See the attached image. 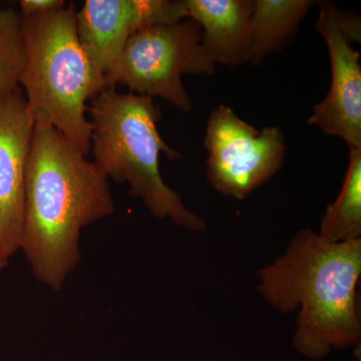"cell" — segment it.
I'll use <instances>...</instances> for the list:
<instances>
[{
    "label": "cell",
    "mask_w": 361,
    "mask_h": 361,
    "mask_svg": "<svg viewBox=\"0 0 361 361\" xmlns=\"http://www.w3.org/2000/svg\"><path fill=\"white\" fill-rule=\"evenodd\" d=\"M25 61L23 18L11 8H0V102L20 89Z\"/></svg>",
    "instance_id": "4fadbf2b"
},
{
    "label": "cell",
    "mask_w": 361,
    "mask_h": 361,
    "mask_svg": "<svg viewBox=\"0 0 361 361\" xmlns=\"http://www.w3.org/2000/svg\"><path fill=\"white\" fill-rule=\"evenodd\" d=\"M257 275L266 303L297 312L292 345L299 355L322 360L334 350L360 349L361 238L330 242L306 228Z\"/></svg>",
    "instance_id": "7a4b0ae2"
},
{
    "label": "cell",
    "mask_w": 361,
    "mask_h": 361,
    "mask_svg": "<svg viewBox=\"0 0 361 361\" xmlns=\"http://www.w3.org/2000/svg\"><path fill=\"white\" fill-rule=\"evenodd\" d=\"M114 210L103 170L54 128L35 126L26 166L20 250L35 279L61 290L82 259V230Z\"/></svg>",
    "instance_id": "6da1fadb"
},
{
    "label": "cell",
    "mask_w": 361,
    "mask_h": 361,
    "mask_svg": "<svg viewBox=\"0 0 361 361\" xmlns=\"http://www.w3.org/2000/svg\"><path fill=\"white\" fill-rule=\"evenodd\" d=\"M204 147L211 186L236 200H244L276 174L286 152L284 135L278 128L256 129L225 104L209 116Z\"/></svg>",
    "instance_id": "8992f818"
},
{
    "label": "cell",
    "mask_w": 361,
    "mask_h": 361,
    "mask_svg": "<svg viewBox=\"0 0 361 361\" xmlns=\"http://www.w3.org/2000/svg\"><path fill=\"white\" fill-rule=\"evenodd\" d=\"M21 16H37L54 13L66 6L63 0H20Z\"/></svg>",
    "instance_id": "5bb4252c"
},
{
    "label": "cell",
    "mask_w": 361,
    "mask_h": 361,
    "mask_svg": "<svg viewBox=\"0 0 361 361\" xmlns=\"http://www.w3.org/2000/svg\"><path fill=\"white\" fill-rule=\"evenodd\" d=\"M318 234L330 242L361 238V149H349L343 185L325 209Z\"/></svg>",
    "instance_id": "7c38bea8"
},
{
    "label": "cell",
    "mask_w": 361,
    "mask_h": 361,
    "mask_svg": "<svg viewBox=\"0 0 361 361\" xmlns=\"http://www.w3.org/2000/svg\"><path fill=\"white\" fill-rule=\"evenodd\" d=\"M184 20L185 0H87L77 11L78 37L97 75L104 80L135 33Z\"/></svg>",
    "instance_id": "ba28073f"
},
{
    "label": "cell",
    "mask_w": 361,
    "mask_h": 361,
    "mask_svg": "<svg viewBox=\"0 0 361 361\" xmlns=\"http://www.w3.org/2000/svg\"><path fill=\"white\" fill-rule=\"evenodd\" d=\"M8 261L9 259H7L6 256L4 255V250H2L1 243H0V272L6 267Z\"/></svg>",
    "instance_id": "9a60e30c"
},
{
    "label": "cell",
    "mask_w": 361,
    "mask_h": 361,
    "mask_svg": "<svg viewBox=\"0 0 361 361\" xmlns=\"http://www.w3.org/2000/svg\"><path fill=\"white\" fill-rule=\"evenodd\" d=\"M186 16L201 27L202 44L214 65L236 68L248 61L252 0H185Z\"/></svg>",
    "instance_id": "30bf717a"
},
{
    "label": "cell",
    "mask_w": 361,
    "mask_h": 361,
    "mask_svg": "<svg viewBox=\"0 0 361 361\" xmlns=\"http://www.w3.org/2000/svg\"><path fill=\"white\" fill-rule=\"evenodd\" d=\"M216 66L204 51L200 26L187 18L135 33L104 75V89L123 85L139 96L161 97L188 114L193 104L183 75H211Z\"/></svg>",
    "instance_id": "5b68a950"
},
{
    "label": "cell",
    "mask_w": 361,
    "mask_h": 361,
    "mask_svg": "<svg viewBox=\"0 0 361 361\" xmlns=\"http://www.w3.org/2000/svg\"><path fill=\"white\" fill-rule=\"evenodd\" d=\"M21 18L25 61L20 85L33 122L54 128L87 156L92 128L87 103L104 85L78 40L75 7Z\"/></svg>",
    "instance_id": "277c9868"
},
{
    "label": "cell",
    "mask_w": 361,
    "mask_h": 361,
    "mask_svg": "<svg viewBox=\"0 0 361 361\" xmlns=\"http://www.w3.org/2000/svg\"><path fill=\"white\" fill-rule=\"evenodd\" d=\"M315 26L329 49L331 84L308 125L341 137L349 149H361L360 54L353 47V42L360 40V21L322 2Z\"/></svg>",
    "instance_id": "52a82bcc"
},
{
    "label": "cell",
    "mask_w": 361,
    "mask_h": 361,
    "mask_svg": "<svg viewBox=\"0 0 361 361\" xmlns=\"http://www.w3.org/2000/svg\"><path fill=\"white\" fill-rule=\"evenodd\" d=\"M350 361H361L360 349L355 350V356H353V360Z\"/></svg>",
    "instance_id": "2e32d148"
},
{
    "label": "cell",
    "mask_w": 361,
    "mask_h": 361,
    "mask_svg": "<svg viewBox=\"0 0 361 361\" xmlns=\"http://www.w3.org/2000/svg\"><path fill=\"white\" fill-rule=\"evenodd\" d=\"M90 149L104 175L129 187L159 219H168L188 231L206 229L205 221L185 206L180 195L161 178L159 157L179 159L159 134L160 108L149 97L104 89L87 106Z\"/></svg>",
    "instance_id": "3957f363"
},
{
    "label": "cell",
    "mask_w": 361,
    "mask_h": 361,
    "mask_svg": "<svg viewBox=\"0 0 361 361\" xmlns=\"http://www.w3.org/2000/svg\"><path fill=\"white\" fill-rule=\"evenodd\" d=\"M314 4L312 0H253L247 63H260L288 44Z\"/></svg>",
    "instance_id": "8fae6325"
},
{
    "label": "cell",
    "mask_w": 361,
    "mask_h": 361,
    "mask_svg": "<svg viewBox=\"0 0 361 361\" xmlns=\"http://www.w3.org/2000/svg\"><path fill=\"white\" fill-rule=\"evenodd\" d=\"M35 126L20 89L0 102V243L7 259L20 250L26 166Z\"/></svg>",
    "instance_id": "9c48e42d"
}]
</instances>
